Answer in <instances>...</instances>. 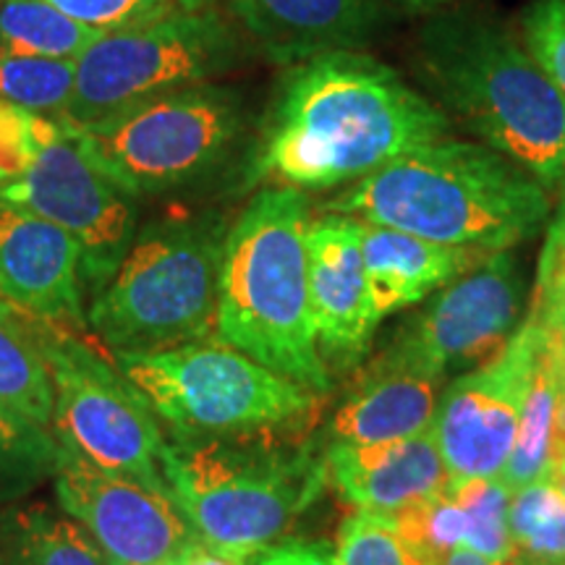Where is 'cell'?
<instances>
[{
	"label": "cell",
	"mask_w": 565,
	"mask_h": 565,
	"mask_svg": "<svg viewBox=\"0 0 565 565\" xmlns=\"http://www.w3.org/2000/svg\"><path fill=\"white\" fill-rule=\"evenodd\" d=\"M0 299L40 320L79 328L82 249L66 231L0 196Z\"/></svg>",
	"instance_id": "obj_16"
},
{
	"label": "cell",
	"mask_w": 565,
	"mask_h": 565,
	"mask_svg": "<svg viewBox=\"0 0 565 565\" xmlns=\"http://www.w3.org/2000/svg\"><path fill=\"white\" fill-rule=\"evenodd\" d=\"M557 192L561 200L547 221L529 317L550 335L565 341V183Z\"/></svg>",
	"instance_id": "obj_30"
},
{
	"label": "cell",
	"mask_w": 565,
	"mask_h": 565,
	"mask_svg": "<svg viewBox=\"0 0 565 565\" xmlns=\"http://www.w3.org/2000/svg\"><path fill=\"white\" fill-rule=\"evenodd\" d=\"M61 129V118L0 103V194L32 168L42 147Z\"/></svg>",
	"instance_id": "obj_31"
},
{
	"label": "cell",
	"mask_w": 565,
	"mask_h": 565,
	"mask_svg": "<svg viewBox=\"0 0 565 565\" xmlns=\"http://www.w3.org/2000/svg\"><path fill=\"white\" fill-rule=\"evenodd\" d=\"M448 134V116L387 63L362 51L324 53L282 74L249 168L257 181L315 192Z\"/></svg>",
	"instance_id": "obj_1"
},
{
	"label": "cell",
	"mask_w": 565,
	"mask_h": 565,
	"mask_svg": "<svg viewBox=\"0 0 565 565\" xmlns=\"http://www.w3.org/2000/svg\"><path fill=\"white\" fill-rule=\"evenodd\" d=\"M335 565H440L433 553L401 532L393 515L356 511L338 532Z\"/></svg>",
	"instance_id": "obj_29"
},
{
	"label": "cell",
	"mask_w": 565,
	"mask_h": 565,
	"mask_svg": "<svg viewBox=\"0 0 565 565\" xmlns=\"http://www.w3.org/2000/svg\"><path fill=\"white\" fill-rule=\"evenodd\" d=\"M228 225L221 212L168 215L139 228L124 263L92 296L87 324L113 356L158 353L215 335Z\"/></svg>",
	"instance_id": "obj_6"
},
{
	"label": "cell",
	"mask_w": 565,
	"mask_h": 565,
	"mask_svg": "<svg viewBox=\"0 0 565 565\" xmlns=\"http://www.w3.org/2000/svg\"><path fill=\"white\" fill-rule=\"evenodd\" d=\"M437 395V380L374 359L335 408L328 424V445L391 443L429 433L440 401Z\"/></svg>",
	"instance_id": "obj_21"
},
{
	"label": "cell",
	"mask_w": 565,
	"mask_h": 565,
	"mask_svg": "<svg viewBox=\"0 0 565 565\" xmlns=\"http://www.w3.org/2000/svg\"><path fill=\"white\" fill-rule=\"evenodd\" d=\"M508 526L521 565L565 563V494L553 477L511 492Z\"/></svg>",
	"instance_id": "obj_27"
},
{
	"label": "cell",
	"mask_w": 565,
	"mask_h": 565,
	"mask_svg": "<svg viewBox=\"0 0 565 565\" xmlns=\"http://www.w3.org/2000/svg\"><path fill=\"white\" fill-rule=\"evenodd\" d=\"M249 105L225 84H194L74 129L79 145L134 200L200 186L249 141Z\"/></svg>",
	"instance_id": "obj_7"
},
{
	"label": "cell",
	"mask_w": 565,
	"mask_h": 565,
	"mask_svg": "<svg viewBox=\"0 0 565 565\" xmlns=\"http://www.w3.org/2000/svg\"><path fill=\"white\" fill-rule=\"evenodd\" d=\"M553 479L557 482V487H561L563 490V494H565V463H561V466H555L553 469Z\"/></svg>",
	"instance_id": "obj_41"
},
{
	"label": "cell",
	"mask_w": 565,
	"mask_h": 565,
	"mask_svg": "<svg viewBox=\"0 0 565 565\" xmlns=\"http://www.w3.org/2000/svg\"><path fill=\"white\" fill-rule=\"evenodd\" d=\"M45 3L103 34L131 30L179 9L175 0H45Z\"/></svg>",
	"instance_id": "obj_33"
},
{
	"label": "cell",
	"mask_w": 565,
	"mask_h": 565,
	"mask_svg": "<svg viewBox=\"0 0 565 565\" xmlns=\"http://www.w3.org/2000/svg\"><path fill=\"white\" fill-rule=\"evenodd\" d=\"M299 424L166 440L168 494L204 547L244 565L320 498L328 463Z\"/></svg>",
	"instance_id": "obj_4"
},
{
	"label": "cell",
	"mask_w": 565,
	"mask_h": 565,
	"mask_svg": "<svg viewBox=\"0 0 565 565\" xmlns=\"http://www.w3.org/2000/svg\"><path fill=\"white\" fill-rule=\"evenodd\" d=\"M557 404V366L553 335L545 330V341L536 351L532 370L526 377L524 401H521L519 433H515L513 454L500 477L508 490L553 477V429Z\"/></svg>",
	"instance_id": "obj_23"
},
{
	"label": "cell",
	"mask_w": 565,
	"mask_h": 565,
	"mask_svg": "<svg viewBox=\"0 0 565 565\" xmlns=\"http://www.w3.org/2000/svg\"><path fill=\"white\" fill-rule=\"evenodd\" d=\"M171 435H223L312 419L317 393L223 341L113 356Z\"/></svg>",
	"instance_id": "obj_8"
},
{
	"label": "cell",
	"mask_w": 565,
	"mask_h": 565,
	"mask_svg": "<svg viewBox=\"0 0 565 565\" xmlns=\"http://www.w3.org/2000/svg\"><path fill=\"white\" fill-rule=\"evenodd\" d=\"M557 565H565V563H557Z\"/></svg>",
	"instance_id": "obj_42"
},
{
	"label": "cell",
	"mask_w": 565,
	"mask_h": 565,
	"mask_svg": "<svg viewBox=\"0 0 565 565\" xmlns=\"http://www.w3.org/2000/svg\"><path fill=\"white\" fill-rule=\"evenodd\" d=\"M173 565H242L236 561H231V557H223L217 553H212L210 547H204L202 542H196V545L189 550V553H183L181 561H175Z\"/></svg>",
	"instance_id": "obj_37"
},
{
	"label": "cell",
	"mask_w": 565,
	"mask_h": 565,
	"mask_svg": "<svg viewBox=\"0 0 565 565\" xmlns=\"http://www.w3.org/2000/svg\"><path fill=\"white\" fill-rule=\"evenodd\" d=\"M238 32L282 66L324 53L362 51L380 24L383 0H223Z\"/></svg>",
	"instance_id": "obj_17"
},
{
	"label": "cell",
	"mask_w": 565,
	"mask_h": 565,
	"mask_svg": "<svg viewBox=\"0 0 565 565\" xmlns=\"http://www.w3.org/2000/svg\"><path fill=\"white\" fill-rule=\"evenodd\" d=\"M328 212L484 254L529 242L553 196L526 168L487 145L440 139L353 181Z\"/></svg>",
	"instance_id": "obj_2"
},
{
	"label": "cell",
	"mask_w": 565,
	"mask_h": 565,
	"mask_svg": "<svg viewBox=\"0 0 565 565\" xmlns=\"http://www.w3.org/2000/svg\"><path fill=\"white\" fill-rule=\"evenodd\" d=\"M324 463L328 482L349 503L385 515L427 503L450 479L433 429L391 443H333L324 450Z\"/></svg>",
	"instance_id": "obj_18"
},
{
	"label": "cell",
	"mask_w": 565,
	"mask_h": 565,
	"mask_svg": "<svg viewBox=\"0 0 565 565\" xmlns=\"http://www.w3.org/2000/svg\"><path fill=\"white\" fill-rule=\"evenodd\" d=\"M416 66L448 121L550 192L563 186L565 97L511 26L482 11H445L419 30Z\"/></svg>",
	"instance_id": "obj_3"
},
{
	"label": "cell",
	"mask_w": 565,
	"mask_h": 565,
	"mask_svg": "<svg viewBox=\"0 0 565 565\" xmlns=\"http://www.w3.org/2000/svg\"><path fill=\"white\" fill-rule=\"evenodd\" d=\"M553 351H555L557 374H561V380L565 383V341H563V338H555L553 335Z\"/></svg>",
	"instance_id": "obj_38"
},
{
	"label": "cell",
	"mask_w": 565,
	"mask_h": 565,
	"mask_svg": "<svg viewBox=\"0 0 565 565\" xmlns=\"http://www.w3.org/2000/svg\"><path fill=\"white\" fill-rule=\"evenodd\" d=\"M53 383L51 433L58 445L100 469L168 492L158 416L113 359L79 341L74 328L32 317Z\"/></svg>",
	"instance_id": "obj_10"
},
{
	"label": "cell",
	"mask_w": 565,
	"mask_h": 565,
	"mask_svg": "<svg viewBox=\"0 0 565 565\" xmlns=\"http://www.w3.org/2000/svg\"><path fill=\"white\" fill-rule=\"evenodd\" d=\"M508 511L511 490L500 479H448L435 498L395 513L393 521L437 561L454 550L508 561L515 555Z\"/></svg>",
	"instance_id": "obj_19"
},
{
	"label": "cell",
	"mask_w": 565,
	"mask_h": 565,
	"mask_svg": "<svg viewBox=\"0 0 565 565\" xmlns=\"http://www.w3.org/2000/svg\"><path fill=\"white\" fill-rule=\"evenodd\" d=\"M401 3L414 6V9H433V6H440L445 0H401Z\"/></svg>",
	"instance_id": "obj_40"
},
{
	"label": "cell",
	"mask_w": 565,
	"mask_h": 565,
	"mask_svg": "<svg viewBox=\"0 0 565 565\" xmlns=\"http://www.w3.org/2000/svg\"><path fill=\"white\" fill-rule=\"evenodd\" d=\"M179 9L183 11H196V9H207V6H215L217 0H175Z\"/></svg>",
	"instance_id": "obj_39"
},
{
	"label": "cell",
	"mask_w": 565,
	"mask_h": 565,
	"mask_svg": "<svg viewBox=\"0 0 565 565\" xmlns=\"http://www.w3.org/2000/svg\"><path fill=\"white\" fill-rule=\"evenodd\" d=\"M362 254L374 324L450 286L487 257L362 221Z\"/></svg>",
	"instance_id": "obj_20"
},
{
	"label": "cell",
	"mask_w": 565,
	"mask_h": 565,
	"mask_svg": "<svg viewBox=\"0 0 565 565\" xmlns=\"http://www.w3.org/2000/svg\"><path fill=\"white\" fill-rule=\"evenodd\" d=\"M526 282L511 249L487 257L429 299L380 362L437 380L492 362L521 328Z\"/></svg>",
	"instance_id": "obj_11"
},
{
	"label": "cell",
	"mask_w": 565,
	"mask_h": 565,
	"mask_svg": "<svg viewBox=\"0 0 565 565\" xmlns=\"http://www.w3.org/2000/svg\"><path fill=\"white\" fill-rule=\"evenodd\" d=\"M309 301L322 362L341 370L362 362L374 324L366 291L362 221L324 212L307 228Z\"/></svg>",
	"instance_id": "obj_15"
},
{
	"label": "cell",
	"mask_w": 565,
	"mask_h": 565,
	"mask_svg": "<svg viewBox=\"0 0 565 565\" xmlns=\"http://www.w3.org/2000/svg\"><path fill=\"white\" fill-rule=\"evenodd\" d=\"M244 565H335V557L328 550L307 545V542H278Z\"/></svg>",
	"instance_id": "obj_34"
},
{
	"label": "cell",
	"mask_w": 565,
	"mask_h": 565,
	"mask_svg": "<svg viewBox=\"0 0 565 565\" xmlns=\"http://www.w3.org/2000/svg\"><path fill=\"white\" fill-rule=\"evenodd\" d=\"M0 401L51 429L53 383L32 330V315L0 299Z\"/></svg>",
	"instance_id": "obj_24"
},
{
	"label": "cell",
	"mask_w": 565,
	"mask_h": 565,
	"mask_svg": "<svg viewBox=\"0 0 565 565\" xmlns=\"http://www.w3.org/2000/svg\"><path fill=\"white\" fill-rule=\"evenodd\" d=\"M100 38L45 0H0V53L79 61Z\"/></svg>",
	"instance_id": "obj_25"
},
{
	"label": "cell",
	"mask_w": 565,
	"mask_h": 565,
	"mask_svg": "<svg viewBox=\"0 0 565 565\" xmlns=\"http://www.w3.org/2000/svg\"><path fill=\"white\" fill-rule=\"evenodd\" d=\"M244 58L242 32L215 6L103 34L76 61L74 95L61 121L82 129L168 92L231 74Z\"/></svg>",
	"instance_id": "obj_9"
},
{
	"label": "cell",
	"mask_w": 565,
	"mask_h": 565,
	"mask_svg": "<svg viewBox=\"0 0 565 565\" xmlns=\"http://www.w3.org/2000/svg\"><path fill=\"white\" fill-rule=\"evenodd\" d=\"M0 196L38 212L79 244L84 291L92 296L113 278L139 233V200L89 158L63 121L30 171Z\"/></svg>",
	"instance_id": "obj_12"
},
{
	"label": "cell",
	"mask_w": 565,
	"mask_h": 565,
	"mask_svg": "<svg viewBox=\"0 0 565 565\" xmlns=\"http://www.w3.org/2000/svg\"><path fill=\"white\" fill-rule=\"evenodd\" d=\"M76 84V61L0 53V103L63 118Z\"/></svg>",
	"instance_id": "obj_28"
},
{
	"label": "cell",
	"mask_w": 565,
	"mask_h": 565,
	"mask_svg": "<svg viewBox=\"0 0 565 565\" xmlns=\"http://www.w3.org/2000/svg\"><path fill=\"white\" fill-rule=\"evenodd\" d=\"M440 565H521V561L519 555L508 557V561H492V557H482L469 553V550H454V553L440 557Z\"/></svg>",
	"instance_id": "obj_36"
},
{
	"label": "cell",
	"mask_w": 565,
	"mask_h": 565,
	"mask_svg": "<svg viewBox=\"0 0 565 565\" xmlns=\"http://www.w3.org/2000/svg\"><path fill=\"white\" fill-rule=\"evenodd\" d=\"M565 463V383L557 374V404H555V429H553V469Z\"/></svg>",
	"instance_id": "obj_35"
},
{
	"label": "cell",
	"mask_w": 565,
	"mask_h": 565,
	"mask_svg": "<svg viewBox=\"0 0 565 565\" xmlns=\"http://www.w3.org/2000/svg\"><path fill=\"white\" fill-rule=\"evenodd\" d=\"M0 565H108L71 515L45 503L0 508Z\"/></svg>",
	"instance_id": "obj_22"
},
{
	"label": "cell",
	"mask_w": 565,
	"mask_h": 565,
	"mask_svg": "<svg viewBox=\"0 0 565 565\" xmlns=\"http://www.w3.org/2000/svg\"><path fill=\"white\" fill-rule=\"evenodd\" d=\"M521 40L565 97V0H532L521 13Z\"/></svg>",
	"instance_id": "obj_32"
},
{
	"label": "cell",
	"mask_w": 565,
	"mask_h": 565,
	"mask_svg": "<svg viewBox=\"0 0 565 565\" xmlns=\"http://www.w3.org/2000/svg\"><path fill=\"white\" fill-rule=\"evenodd\" d=\"M545 328L532 317L492 362L445 387L433 435L450 479H500L513 454L521 401Z\"/></svg>",
	"instance_id": "obj_14"
},
{
	"label": "cell",
	"mask_w": 565,
	"mask_h": 565,
	"mask_svg": "<svg viewBox=\"0 0 565 565\" xmlns=\"http://www.w3.org/2000/svg\"><path fill=\"white\" fill-rule=\"evenodd\" d=\"M309 202L265 186L228 228L217 278L215 338L315 393L330 391L309 301Z\"/></svg>",
	"instance_id": "obj_5"
},
{
	"label": "cell",
	"mask_w": 565,
	"mask_h": 565,
	"mask_svg": "<svg viewBox=\"0 0 565 565\" xmlns=\"http://www.w3.org/2000/svg\"><path fill=\"white\" fill-rule=\"evenodd\" d=\"M51 482L61 511L92 536L108 565H173L200 542L171 494L100 469L63 445Z\"/></svg>",
	"instance_id": "obj_13"
},
{
	"label": "cell",
	"mask_w": 565,
	"mask_h": 565,
	"mask_svg": "<svg viewBox=\"0 0 565 565\" xmlns=\"http://www.w3.org/2000/svg\"><path fill=\"white\" fill-rule=\"evenodd\" d=\"M58 440L0 401V508L21 503L53 479Z\"/></svg>",
	"instance_id": "obj_26"
}]
</instances>
